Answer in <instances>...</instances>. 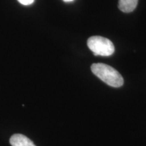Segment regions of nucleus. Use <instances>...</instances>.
<instances>
[{"label":"nucleus","mask_w":146,"mask_h":146,"mask_svg":"<svg viewBox=\"0 0 146 146\" xmlns=\"http://www.w3.org/2000/svg\"><path fill=\"white\" fill-rule=\"evenodd\" d=\"M92 72L109 86L120 87L124 84L121 74L110 66L102 63L93 64L91 66Z\"/></svg>","instance_id":"f257e3e1"},{"label":"nucleus","mask_w":146,"mask_h":146,"mask_svg":"<svg viewBox=\"0 0 146 146\" xmlns=\"http://www.w3.org/2000/svg\"><path fill=\"white\" fill-rule=\"evenodd\" d=\"M10 143L12 146H36L30 139L22 134L13 135L10 137Z\"/></svg>","instance_id":"7ed1b4c3"},{"label":"nucleus","mask_w":146,"mask_h":146,"mask_svg":"<svg viewBox=\"0 0 146 146\" xmlns=\"http://www.w3.org/2000/svg\"><path fill=\"white\" fill-rule=\"evenodd\" d=\"M18 2L24 5H29L32 4L35 0H18Z\"/></svg>","instance_id":"39448f33"},{"label":"nucleus","mask_w":146,"mask_h":146,"mask_svg":"<svg viewBox=\"0 0 146 146\" xmlns=\"http://www.w3.org/2000/svg\"><path fill=\"white\" fill-rule=\"evenodd\" d=\"M63 1H65V2H70V1H74V0H63Z\"/></svg>","instance_id":"423d86ee"},{"label":"nucleus","mask_w":146,"mask_h":146,"mask_svg":"<svg viewBox=\"0 0 146 146\" xmlns=\"http://www.w3.org/2000/svg\"><path fill=\"white\" fill-rule=\"evenodd\" d=\"M138 0H118V8L125 13L133 12L136 8Z\"/></svg>","instance_id":"20e7f679"},{"label":"nucleus","mask_w":146,"mask_h":146,"mask_svg":"<svg viewBox=\"0 0 146 146\" xmlns=\"http://www.w3.org/2000/svg\"><path fill=\"white\" fill-rule=\"evenodd\" d=\"M87 46L95 56H110L114 54V45L110 40L101 36H93L87 40Z\"/></svg>","instance_id":"f03ea898"}]
</instances>
